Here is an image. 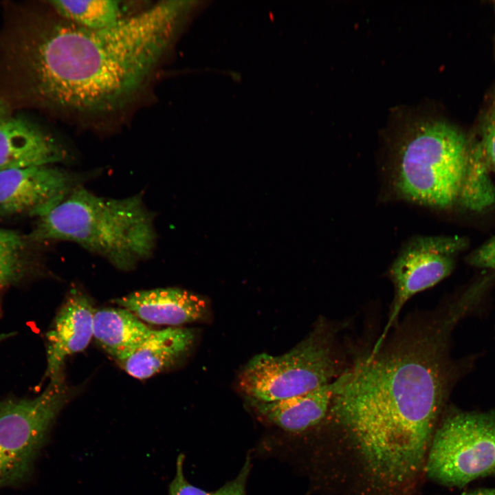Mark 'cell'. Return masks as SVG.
<instances>
[{
  "label": "cell",
  "instance_id": "6da1fadb",
  "mask_svg": "<svg viewBox=\"0 0 495 495\" xmlns=\"http://www.w3.org/2000/svg\"><path fill=\"white\" fill-rule=\"evenodd\" d=\"M189 8L162 1L101 30L54 10L20 15L1 37V76L22 104L82 116L116 111L147 82Z\"/></svg>",
  "mask_w": 495,
  "mask_h": 495
},
{
  "label": "cell",
  "instance_id": "7a4b0ae2",
  "mask_svg": "<svg viewBox=\"0 0 495 495\" xmlns=\"http://www.w3.org/2000/svg\"><path fill=\"white\" fill-rule=\"evenodd\" d=\"M448 324L434 314H409L335 381L326 418L341 428L375 487L412 486L425 468L446 390Z\"/></svg>",
  "mask_w": 495,
  "mask_h": 495
},
{
  "label": "cell",
  "instance_id": "3957f363",
  "mask_svg": "<svg viewBox=\"0 0 495 495\" xmlns=\"http://www.w3.org/2000/svg\"><path fill=\"white\" fill-rule=\"evenodd\" d=\"M154 221L140 195L105 197L79 186L39 218L29 238L74 243L116 268L130 271L154 253Z\"/></svg>",
  "mask_w": 495,
  "mask_h": 495
},
{
  "label": "cell",
  "instance_id": "277c9868",
  "mask_svg": "<svg viewBox=\"0 0 495 495\" xmlns=\"http://www.w3.org/2000/svg\"><path fill=\"white\" fill-rule=\"evenodd\" d=\"M472 157L464 135L442 121H421L400 141L390 170L397 196L446 208L459 200Z\"/></svg>",
  "mask_w": 495,
  "mask_h": 495
},
{
  "label": "cell",
  "instance_id": "5b68a950",
  "mask_svg": "<svg viewBox=\"0 0 495 495\" xmlns=\"http://www.w3.org/2000/svg\"><path fill=\"white\" fill-rule=\"evenodd\" d=\"M343 324L320 318L289 351L252 357L239 377V387L248 400L276 402L333 382L350 363L340 342Z\"/></svg>",
  "mask_w": 495,
  "mask_h": 495
},
{
  "label": "cell",
  "instance_id": "8992f818",
  "mask_svg": "<svg viewBox=\"0 0 495 495\" xmlns=\"http://www.w3.org/2000/svg\"><path fill=\"white\" fill-rule=\"evenodd\" d=\"M72 395L62 372L35 397L0 401V489L18 487L30 478L50 430Z\"/></svg>",
  "mask_w": 495,
  "mask_h": 495
},
{
  "label": "cell",
  "instance_id": "52a82bcc",
  "mask_svg": "<svg viewBox=\"0 0 495 495\" xmlns=\"http://www.w3.org/2000/svg\"><path fill=\"white\" fill-rule=\"evenodd\" d=\"M428 476L462 487L495 474V412H454L435 430L426 457Z\"/></svg>",
  "mask_w": 495,
  "mask_h": 495
},
{
  "label": "cell",
  "instance_id": "ba28073f",
  "mask_svg": "<svg viewBox=\"0 0 495 495\" xmlns=\"http://www.w3.org/2000/svg\"><path fill=\"white\" fill-rule=\"evenodd\" d=\"M464 244L458 237L435 236H417L406 243L388 270L394 296L387 322L375 345L385 339L398 322L400 311L409 299L451 273L454 258Z\"/></svg>",
  "mask_w": 495,
  "mask_h": 495
},
{
  "label": "cell",
  "instance_id": "9c48e42d",
  "mask_svg": "<svg viewBox=\"0 0 495 495\" xmlns=\"http://www.w3.org/2000/svg\"><path fill=\"white\" fill-rule=\"evenodd\" d=\"M82 177L51 165L0 170V214L41 217L81 186Z\"/></svg>",
  "mask_w": 495,
  "mask_h": 495
},
{
  "label": "cell",
  "instance_id": "30bf717a",
  "mask_svg": "<svg viewBox=\"0 0 495 495\" xmlns=\"http://www.w3.org/2000/svg\"><path fill=\"white\" fill-rule=\"evenodd\" d=\"M95 309L89 297L78 288L70 289L46 335V375L63 372L65 360L82 351L93 338Z\"/></svg>",
  "mask_w": 495,
  "mask_h": 495
},
{
  "label": "cell",
  "instance_id": "8fae6325",
  "mask_svg": "<svg viewBox=\"0 0 495 495\" xmlns=\"http://www.w3.org/2000/svg\"><path fill=\"white\" fill-rule=\"evenodd\" d=\"M67 157L62 145L32 121L10 115L0 120V170L52 165Z\"/></svg>",
  "mask_w": 495,
  "mask_h": 495
},
{
  "label": "cell",
  "instance_id": "7c38bea8",
  "mask_svg": "<svg viewBox=\"0 0 495 495\" xmlns=\"http://www.w3.org/2000/svg\"><path fill=\"white\" fill-rule=\"evenodd\" d=\"M113 302L144 322L169 327L203 320L209 308L203 297L176 287L136 291Z\"/></svg>",
  "mask_w": 495,
  "mask_h": 495
},
{
  "label": "cell",
  "instance_id": "4fadbf2b",
  "mask_svg": "<svg viewBox=\"0 0 495 495\" xmlns=\"http://www.w3.org/2000/svg\"><path fill=\"white\" fill-rule=\"evenodd\" d=\"M192 329L182 327L152 329L134 350L119 361L131 377L144 380L172 366L191 350Z\"/></svg>",
  "mask_w": 495,
  "mask_h": 495
},
{
  "label": "cell",
  "instance_id": "5bb4252c",
  "mask_svg": "<svg viewBox=\"0 0 495 495\" xmlns=\"http://www.w3.org/2000/svg\"><path fill=\"white\" fill-rule=\"evenodd\" d=\"M335 381L314 390L282 400L248 402L256 412L268 421L286 431L300 432L324 420L330 408Z\"/></svg>",
  "mask_w": 495,
  "mask_h": 495
},
{
  "label": "cell",
  "instance_id": "9a60e30c",
  "mask_svg": "<svg viewBox=\"0 0 495 495\" xmlns=\"http://www.w3.org/2000/svg\"><path fill=\"white\" fill-rule=\"evenodd\" d=\"M152 329L129 310L119 308L95 309L93 338L118 362L126 357L149 334Z\"/></svg>",
  "mask_w": 495,
  "mask_h": 495
},
{
  "label": "cell",
  "instance_id": "2e32d148",
  "mask_svg": "<svg viewBox=\"0 0 495 495\" xmlns=\"http://www.w3.org/2000/svg\"><path fill=\"white\" fill-rule=\"evenodd\" d=\"M49 3L64 20L90 30L112 27L126 17L121 2L117 1H52Z\"/></svg>",
  "mask_w": 495,
  "mask_h": 495
},
{
  "label": "cell",
  "instance_id": "e0dca14e",
  "mask_svg": "<svg viewBox=\"0 0 495 495\" xmlns=\"http://www.w3.org/2000/svg\"><path fill=\"white\" fill-rule=\"evenodd\" d=\"M24 241L15 232L0 228V272L16 280L21 272Z\"/></svg>",
  "mask_w": 495,
  "mask_h": 495
},
{
  "label": "cell",
  "instance_id": "ac0fdd59",
  "mask_svg": "<svg viewBox=\"0 0 495 495\" xmlns=\"http://www.w3.org/2000/svg\"><path fill=\"white\" fill-rule=\"evenodd\" d=\"M476 146L486 164L495 169V89L483 121L481 141Z\"/></svg>",
  "mask_w": 495,
  "mask_h": 495
},
{
  "label": "cell",
  "instance_id": "d6986e66",
  "mask_svg": "<svg viewBox=\"0 0 495 495\" xmlns=\"http://www.w3.org/2000/svg\"><path fill=\"white\" fill-rule=\"evenodd\" d=\"M184 455L180 454L176 461V472L169 485V495H211L199 487L190 483L184 474Z\"/></svg>",
  "mask_w": 495,
  "mask_h": 495
},
{
  "label": "cell",
  "instance_id": "ffe728a7",
  "mask_svg": "<svg viewBox=\"0 0 495 495\" xmlns=\"http://www.w3.org/2000/svg\"><path fill=\"white\" fill-rule=\"evenodd\" d=\"M250 468V457H247L237 476L217 491L211 492V495H245V484Z\"/></svg>",
  "mask_w": 495,
  "mask_h": 495
},
{
  "label": "cell",
  "instance_id": "44dd1931",
  "mask_svg": "<svg viewBox=\"0 0 495 495\" xmlns=\"http://www.w3.org/2000/svg\"><path fill=\"white\" fill-rule=\"evenodd\" d=\"M470 261L475 266L495 270V236L476 250Z\"/></svg>",
  "mask_w": 495,
  "mask_h": 495
},
{
  "label": "cell",
  "instance_id": "7402d4cb",
  "mask_svg": "<svg viewBox=\"0 0 495 495\" xmlns=\"http://www.w3.org/2000/svg\"><path fill=\"white\" fill-rule=\"evenodd\" d=\"M461 495H495V487L479 488L464 492Z\"/></svg>",
  "mask_w": 495,
  "mask_h": 495
},
{
  "label": "cell",
  "instance_id": "603a6c76",
  "mask_svg": "<svg viewBox=\"0 0 495 495\" xmlns=\"http://www.w3.org/2000/svg\"><path fill=\"white\" fill-rule=\"evenodd\" d=\"M14 280H15L12 278L0 272V294L2 291Z\"/></svg>",
  "mask_w": 495,
  "mask_h": 495
},
{
  "label": "cell",
  "instance_id": "cb8c5ba5",
  "mask_svg": "<svg viewBox=\"0 0 495 495\" xmlns=\"http://www.w3.org/2000/svg\"><path fill=\"white\" fill-rule=\"evenodd\" d=\"M10 115L8 104L0 97V120Z\"/></svg>",
  "mask_w": 495,
  "mask_h": 495
},
{
  "label": "cell",
  "instance_id": "d4e9b609",
  "mask_svg": "<svg viewBox=\"0 0 495 495\" xmlns=\"http://www.w3.org/2000/svg\"><path fill=\"white\" fill-rule=\"evenodd\" d=\"M14 334V333L12 332L0 333V342L12 336Z\"/></svg>",
  "mask_w": 495,
  "mask_h": 495
}]
</instances>
